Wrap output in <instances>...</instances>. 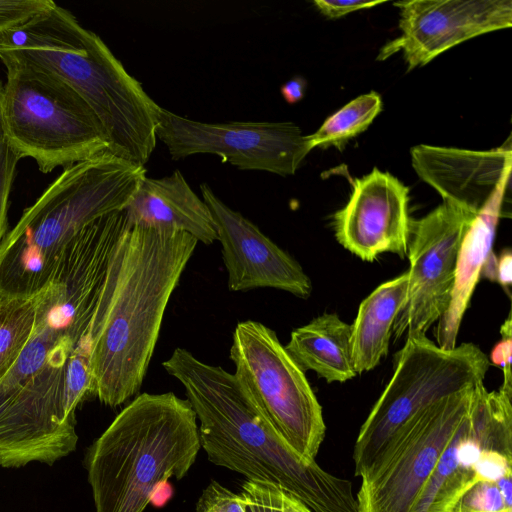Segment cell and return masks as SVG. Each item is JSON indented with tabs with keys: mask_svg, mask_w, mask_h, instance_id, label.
Wrapping results in <instances>:
<instances>
[{
	"mask_svg": "<svg viewBox=\"0 0 512 512\" xmlns=\"http://www.w3.org/2000/svg\"><path fill=\"white\" fill-rule=\"evenodd\" d=\"M198 241L183 232L128 222L110 257L88 330L92 391L117 407L137 394L170 297Z\"/></svg>",
	"mask_w": 512,
	"mask_h": 512,
	"instance_id": "1",
	"label": "cell"
},
{
	"mask_svg": "<svg viewBox=\"0 0 512 512\" xmlns=\"http://www.w3.org/2000/svg\"><path fill=\"white\" fill-rule=\"evenodd\" d=\"M184 387L208 460L250 481L276 484L313 512H358L352 484L301 457L263 414L235 373L176 348L162 363Z\"/></svg>",
	"mask_w": 512,
	"mask_h": 512,
	"instance_id": "2",
	"label": "cell"
},
{
	"mask_svg": "<svg viewBox=\"0 0 512 512\" xmlns=\"http://www.w3.org/2000/svg\"><path fill=\"white\" fill-rule=\"evenodd\" d=\"M0 59L27 63L61 78L94 111L108 152L136 165L147 163L156 146L160 106L71 12L54 3L0 34Z\"/></svg>",
	"mask_w": 512,
	"mask_h": 512,
	"instance_id": "3",
	"label": "cell"
},
{
	"mask_svg": "<svg viewBox=\"0 0 512 512\" xmlns=\"http://www.w3.org/2000/svg\"><path fill=\"white\" fill-rule=\"evenodd\" d=\"M200 448L187 399L173 392L138 395L86 450L96 512H143L157 488L188 473Z\"/></svg>",
	"mask_w": 512,
	"mask_h": 512,
	"instance_id": "4",
	"label": "cell"
},
{
	"mask_svg": "<svg viewBox=\"0 0 512 512\" xmlns=\"http://www.w3.org/2000/svg\"><path fill=\"white\" fill-rule=\"evenodd\" d=\"M145 177L144 166L108 151L64 168L0 244V297L39 293L75 234L124 210Z\"/></svg>",
	"mask_w": 512,
	"mask_h": 512,
	"instance_id": "5",
	"label": "cell"
},
{
	"mask_svg": "<svg viewBox=\"0 0 512 512\" xmlns=\"http://www.w3.org/2000/svg\"><path fill=\"white\" fill-rule=\"evenodd\" d=\"M2 63L5 138L19 160L30 157L50 173L108 151L99 119L70 85L27 63Z\"/></svg>",
	"mask_w": 512,
	"mask_h": 512,
	"instance_id": "6",
	"label": "cell"
},
{
	"mask_svg": "<svg viewBox=\"0 0 512 512\" xmlns=\"http://www.w3.org/2000/svg\"><path fill=\"white\" fill-rule=\"evenodd\" d=\"M394 373L363 423L354 445L355 475L362 476L391 437L444 397L484 381L487 355L473 343L440 348L426 334L406 337Z\"/></svg>",
	"mask_w": 512,
	"mask_h": 512,
	"instance_id": "7",
	"label": "cell"
},
{
	"mask_svg": "<svg viewBox=\"0 0 512 512\" xmlns=\"http://www.w3.org/2000/svg\"><path fill=\"white\" fill-rule=\"evenodd\" d=\"M230 359L235 375L285 441L304 459L315 461L325 436L322 407L305 372L264 324H236Z\"/></svg>",
	"mask_w": 512,
	"mask_h": 512,
	"instance_id": "8",
	"label": "cell"
},
{
	"mask_svg": "<svg viewBox=\"0 0 512 512\" xmlns=\"http://www.w3.org/2000/svg\"><path fill=\"white\" fill-rule=\"evenodd\" d=\"M481 383L435 402L391 437L361 476L358 512L411 511Z\"/></svg>",
	"mask_w": 512,
	"mask_h": 512,
	"instance_id": "9",
	"label": "cell"
},
{
	"mask_svg": "<svg viewBox=\"0 0 512 512\" xmlns=\"http://www.w3.org/2000/svg\"><path fill=\"white\" fill-rule=\"evenodd\" d=\"M74 344L61 340L43 367L0 406V467L48 465L75 450V414L64 398V377Z\"/></svg>",
	"mask_w": 512,
	"mask_h": 512,
	"instance_id": "10",
	"label": "cell"
},
{
	"mask_svg": "<svg viewBox=\"0 0 512 512\" xmlns=\"http://www.w3.org/2000/svg\"><path fill=\"white\" fill-rule=\"evenodd\" d=\"M156 137L173 160L215 154L241 170L293 175L312 147L292 122L195 121L160 106Z\"/></svg>",
	"mask_w": 512,
	"mask_h": 512,
	"instance_id": "11",
	"label": "cell"
},
{
	"mask_svg": "<svg viewBox=\"0 0 512 512\" xmlns=\"http://www.w3.org/2000/svg\"><path fill=\"white\" fill-rule=\"evenodd\" d=\"M477 214L443 201L411 221L410 268L406 303L392 332L395 339L427 330L446 312L453 289L461 242Z\"/></svg>",
	"mask_w": 512,
	"mask_h": 512,
	"instance_id": "12",
	"label": "cell"
},
{
	"mask_svg": "<svg viewBox=\"0 0 512 512\" xmlns=\"http://www.w3.org/2000/svg\"><path fill=\"white\" fill-rule=\"evenodd\" d=\"M511 397L477 387L471 409L441 454L410 512H451L460 496L481 481L479 464L488 450L512 456Z\"/></svg>",
	"mask_w": 512,
	"mask_h": 512,
	"instance_id": "13",
	"label": "cell"
},
{
	"mask_svg": "<svg viewBox=\"0 0 512 512\" xmlns=\"http://www.w3.org/2000/svg\"><path fill=\"white\" fill-rule=\"evenodd\" d=\"M401 35L388 42L378 60L401 51L408 71L476 36L512 25L511 0H412L395 2Z\"/></svg>",
	"mask_w": 512,
	"mask_h": 512,
	"instance_id": "14",
	"label": "cell"
},
{
	"mask_svg": "<svg viewBox=\"0 0 512 512\" xmlns=\"http://www.w3.org/2000/svg\"><path fill=\"white\" fill-rule=\"evenodd\" d=\"M211 213L232 292L274 288L307 299L312 282L302 266L240 212L227 206L211 189L200 185Z\"/></svg>",
	"mask_w": 512,
	"mask_h": 512,
	"instance_id": "15",
	"label": "cell"
},
{
	"mask_svg": "<svg viewBox=\"0 0 512 512\" xmlns=\"http://www.w3.org/2000/svg\"><path fill=\"white\" fill-rule=\"evenodd\" d=\"M409 188L393 175L374 168L353 183L347 204L333 216L337 241L368 262L380 254H408Z\"/></svg>",
	"mask_w": 512,
	"mask_h": 512,
	"instance_id": "16",
	"label": "cell"
},
{
	"mask_svg": "<svg viewBox=\"0 0 512 512\" xmlns=\"http://www.w3.org/2000/svg\"><path fill=\"white\" fill-rule=\"evenodd\" d=\"M411 159L418 176L443 201L476 214L504 196L511 172L510 144L489 151L417 145Z\"/></svg>",
	"mask_w": 512,
	"mask_h": 512,
	"instance_id": "17",
	"label": "cell"
},
{
	"mask_svg": "<svg viewBox=\"0 0 512 512\" xmlns=\"http://www.w3.org/2000/svg\"><path fill=\"white\" fill-rule=\"evenodd\" d=\"M124 210L131 225L187 233L206 245L217 241L207 204L179 170L161 178L146 176Z\"/></svg>",
	"mask_w": 512,
	"mask_h": 512,
	"instance_id": "18",
	"label": "cell"
},
{
	"mask_svg": "<svg viewBox=\"0 0 512 512\" xmlns=\"http://www.w3.org/2000/svg\"><path fill=\"white\" fill-rule=\"evenodd\" d=\"M503 197L493 200L475 216L461 242L450 302L446 312L438 320L435 332L440 348L452 349L456 346L463 316L481 276L482 268L493 252L492 246Z\"/></svg>",
	"mask_w": 512,
	"mask_h": 512,
	"instance_id": "19",
	"label": "cell"
},
{
	"mask_svg": "<svg viewBox=\"0 0 512 512\" xmlns=\"http://www.w3.org/2000/svg\"><path fill=\"white\" fill-rule=\"evenodd\" d=\"M285 349L304 371L312 370L328 383L356 376L351 352V325L336 314H323L291 332Z\"/></svg>",
	"mask_w": 512,
	"mask_h": 512,
	"instance_id": "20",
	"label": "cell"
},
{
	"mask_svg": "<svg viewBox=\"0 0 512 512\" xmlns=\"http://www.w3.org/2000/svg\"><path fill=\"white\" fill-rule=\"evenodd\" d=\"M408 292L407 272L379 285L359 305L351 325V352L357 374L375 368L388 353L394 322Z\"/></svg>",
	"mask_w": 512,
	"mask_h": 512,
	"instance_id": "21",
	"label": "cell"
},
{
	"mask_svg": "<svg viewBox=\"0 0 512 512\" xmlns=\"http://www.w3.org/2000/svg\"><path fill=\"white\" fill-rule=\"evenodd\" d=\"M381 110L378 93L371 91L360 95L329 116L307 139L312 149L334 146L342 150L350 139L368 128Z\"/></svg>",
	"mask_w": 512,
	"mask_h": 512,
	"instance_id": "22",
	"label": "cell"
},
{
	"mask_svg": "<svg viewBox=\"0 0 512 512\" xmlns=\"http://www.w3.org/2000/svg\"><path fill=\"white\" fill-rule=\"evenodd\" d=\"M39 293L31 297H0V379L32 336Z\"/></svg>",
	"mask_w": 512,
	"mask_h": 512,
	"instance_id": "23",
	"label": "cell"
},
{
	"mask_svg": "<svg viewBox=\"0 0 512 512\" xmlns=\"http://www.w3.org/2000/svg\"><path fill=\"white\" fill-rule=\"evenodd\" d=\"M451 512H512V476L475 483L460 496Z\"/></svg>",
	"mask_w": 512,
	"mask_h": 512,
	"instance_id": "24",
	"label": "cell"
},
{
	"mask_svg": "<svg viewBox=\"0 0 512 512\" xmlns=\"http://www.w3.org/2000/svg\"><path fill=\"white\" fill-rule=\"evenodd\" d=\"M240 495L245 512H313L300 499L270 482L247 480Z\"/></svg>",
	"mask_w": 512,
	"mask_h": 512,
	"instance_id": "25",
	"label": "cell"
},
{
	"mask_svg": "<svg viewBox=\"0 0 512 512\" xmlns=\"http://www.w3.org/2000/svg\"><path fill=\"white\" fill-rule=\"evenodd\" d=\"M54 3L51 0H0V34L26 23Z\"/></svg>",
	"mask_w": 512,
	"mask_h": 512,
	"instance_id": "26",
	"label": "cell"
},
{
	"mask_svg": "<svg viewBox=\"0 0 512 512\" xmlns=\"http://www.w3.org/2000/svg\"><path fill=\"white\" fill-rule=\"evenodd\" d=\"M196 512H245V506L240 494L211 481L196 503Z\"/></svg>",
	"mask_w": 512,
	"mask_h": 512,
	"instance_id": "27",
	"label": "cell"
},
{
	"mask_svg": "<svg viewBox=\"0 0 512 512\" xmlns=\"http://www.w3.org/2000/svg\"><path fill=\"white\" fill-rule=\"evenodd\" d=\"M19 158L11 150L6 138L0 141V244L7 233L9 195Z\"/></svg>",
	"mask_w": 512,
	"mask_h": 512,
	"instance_id": "28",
	"label": "cell"
},
{
	"mask_svg": "<svg viewBox=\"0 0 512 512\" xmlns=\"http://www.w3.org/2000/svg\"><path fill=\"white\" fill-rule=\"evenodd\" d=\"M511 313L501 326L502 340L496 344L491 352V361L494 365L502 368L504 381L500 390L512 396V376H511Z\"/></svg>",
	"mask_w": 512,
	"mask_h": 512,
	"instance_id": "29",
	"label": "cell"
},
{
	"mask_svg": "<svg viewBox=\"0 0 512 512\" xmlns=\"http://www.w3.org/2000/svg\"><path fill=\"white\" fill-rule=\"evenodd\" d=\"M384 1H362V0H316L314 5L317 9L330 19H337L351 12L372 8L382 4Z\"/></svg>",
	"mask_w": 512,
	"mask_h": 512,
	"instance_id": "30",
	"label": "cell"
},
{
	"mask_svg": "<svg viewBox=\"0 0 512 512\" xmlns=\"http://www.w3.org/2000/svg\"><path fill=\"white\" fill-rule=\"evenodd\" d=\"M306 87V80L301 76H296L283 84L280 92L288 104H295L303 99Z\"/></svg>",
	"mask_w": 512,
	"mask_h": 512,
	"instance_id": "31",
	"label": "cell"
},
{
	"mask_svg": "<svg viewBox=\"0 0 512 512\" xmlns=\"http://www.w3.org/2000/svg\"><path fill=\"white\" fill-rule=\"evenodd\" d=\"M511 263L512 256L509 249L503 250L497 262V282L504 288L510 296L509 287L511 285Z\"/></svg>",
	"mask_w": 512,
	"mask_h": 512,
	"instance_id": "32",
	"label": "cell"
},
{
	"mask_svg": "<svg viewBox=\"0 0 512 512\" xmlns=\"http://www.w3.org/2000/svg\"><path fill=\"white\" fill-rule=\"evenodd\" d=\"M497 262L498 258L497 256L492 252L488 259L486 260L482 271L481 276H484L485 278L489 279L490 281H496L497 280Z\"/></svg>",
	"mask_w": 512,
	"mask_h": 512,
	"instance_id": "33",
	"label": "cell"
},
{
	"mask_svg": "<svg viewBox=\"0 0 512 512\" xmlns=\"http://www.w3.org/2000/svg\"><path fill=\"white\" fill-rule=\"evenodd\" d=\"M3 89H4V85L0 81V141L5 138L4 119H3Z\"/></svg>",
	"mask_w": 512,
	"mask_h": 512,
	"instance_id": "34",
	"label": "cell"
}]
</instances>
